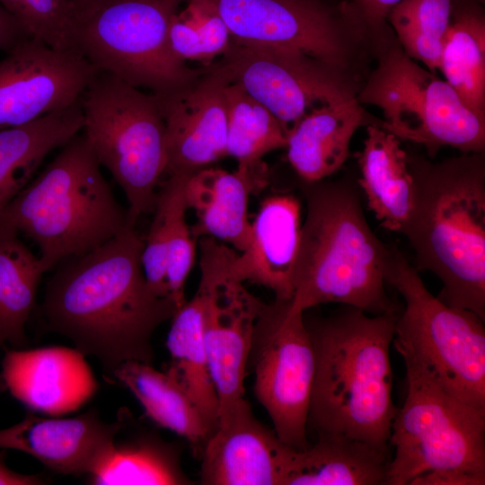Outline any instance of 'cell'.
I'll return each mask as SVG.
<instances>
[{"instance_id":"6da1fadb","label":"cell","mask_w":485,"mask_h":485,"mask_svg":"<svg viewBox=\"0 0 485 485\" xmlns=\"http://www.w3.org/2000/svg\"><path fill=\"white\" fill-rule=\"evenodd\" d=\"M143 248L144 240L129 227L93 251L63 260L48 280L39 309L43 331L96 357L110 383L126 361L153 365V335L179 309L147 284Z\"/></svg>"},{"instance_id":"7a4b0ae2","label":"cell","mask_w":485,"mask_h":485,"mask_svg":"<svg viewBox=\"0 0 485 485\" xmlns=\"http://www.w3.org/2000/svg\"><path fill=\"white\" fill-rule=\"evenodd\" d=\"M400 312L372 315L345 305L312 322L304 317L315 357L307 430L317 437L343 436L391 452L398 409L390 346Z\"/></svg>"},{"instance_id":"3957f363","label":"cell","mask_w":485,"mask_h":485,"mask_svg":"<svg viewBox=\"0 0 485 485\" xmlns=\"http://www.w3.org/2000/svg\"><path fill=\"white\" fill-rule=\"evenodd\" d=\"M414 203L402 232L414 267L442 283L437 297L485 322V153L433 162L408 153Z\"/></svg>"},{"instance_id":"277c9868","label":"cell","mask_w":485,"mask_h":485,"mask_svg":"<svg viewBox=\"0 0 485 485\" xmlns=\"http://www.w3.org/2000/svg\"><path fill=\"white\" fill-rule=\"evenodd\" d=\"M306 203L294 275L293 311L336 303L377 315L399 309L385 289L390 245L363 210L357 180L303 182Z\"/></svg>"},{"instance_id":"5b68a950","label":"cell","mask_w":485,"mask_h":485,"mask_svg":"<svg viewBox=\"0 0 485 485\" xmlns=\"http://www.w3.org/2000/svg\"><path fill=\"white\" fill-rule=\"evenodd\" d=\"M100 166L77 134L0 215L1 225L34 242L45 272L135 227Z\"/></svg>"},{"instance_id":"8992f818","label":"cell","mask_w":485,"mask_h":485,"mask_svg":"<svg viewBox=\"0 0 485 485\" xmlns=\"http://www.w3.org/2000/svg\"><path fill=\"white\" fill-rule=\"evenodd\" d=\"M385 281L405 302L392 340L404 362L423 371L452 396L485 410V322L432 295L393 244Z\"/></svg>"},{"instance_id":"52a82bcc","label":"cell","mask_w":485,"mask_h":485,"mask_svg":"<svg viewBox=\"0 0 485 485\" xmlns=\"http://www.w3.org/2000/svg\"><path fill=\"white\" fill-rule=\"evenodd\" d=\"M84 135L100 165L121 187L128 218L153 213L166 172L165 124L154 93L98 72L81 98Z\"/></svg>"},{"instance_id":"ba28073f","label":"cell","mask_w":485,"mask_h":485,"mask_svg":"<svg viewBox=\"0 0 485 485\" xmlns=\"http://www.w3.org/2000/svg\"><path fill=\"white\" fill-rule=\"evenodd\" d=\"M375 58L357 100L382 111L384 129L423 146L430 159L446 146L460 153H485V119L445 79L407 56L397 40Z\"/></svg>"},{"instance_id":"9c48e42d","label":"cell","mask_w":485,"mask_h":485,"mask_svg":"<svg viewBox=\"0 0 485 485\" xmlns=\"http://www.w3.org/2000/svg\"><path fill=\"white\" fill-rule=\"evenodd\" d=\"M186 0H107L80 10V53L97 69L154 94L177 91L205 70L179 60L169 43L172 16Z\"/></svg>"},{"instance_id":"30bf717a","label":"cell","mask_w":485,"mask_h":485,"mask_svg":"<svg viewBox=\"0 0 485 485\" xmlns=\"http://www.w3.org/2000/svg\"><path fill=\"white\" fill-rule=\"evenodd\" d=\"M407 395L393 419L388 485H410L420 475L457 471L485 476V410L452 396L405 362Z\"/></svg>"},{"instance_id":"8fae6325","label":"cell","mask_w":485,"mask_h":485,"mask_svg":"<svg viewBox=\"0 0 485 485\" xmlns=\"http://www.w3.org/2000/svg\"><path fill=\"white\" fill-rule=\"evenodd\" d=\"M211 1L236 43L295 49L364 79L367 75L373 48L348 0Z\"/></svg>"},{"instance_id":"7c38bea8","label":"cell","mask_w":485,"mask_h":485,"mask_svg":"<svg viewBox=\"0 0 485 485\" xmlns=\"http://www.w3.org/2000/svg\"><path fill=\"white\" fill-rule=\"evenodd\" d=\"M214 67L262 104L287 136L311 112L357 98L365 80L298 50L233 40Z\"/></svg>"},{"instance_id":"4fadbf2b","label":"cell","mask_w":485,"mask_h":485,"mask_svg":"<svg viewBox=\"0 0 485 485\" xmlns=\"http://www.w3.org/2000/svg\"><path fill=\"white\" fill-rule=\"evenodd\" d=\"M290 301L265 304L255 324L248 364L254 371L256 399L269 414L278 438L305 449L307 420L315 370L304 313Z\"/></svg>"},{"instance_id":"5bb4252c","label":"cell","mask_w":485,"mask_h":485,"mask_svg":"<svg viewBox=\"0 0 485 485\" xmlns=\"http://www.w3.org/2000/svg\"><path fill=\"white\" fill-rule=\"evenodd\" d=\"M203 339L219 411L244 397V377L254 328L265 303L225 274L232 248L199 238Z\"/></svg>"},{"instance_id":"9a60e30c","label":"cell","mask_w":485,"mask_h":485,"mask_svg":"<svg viewBox=\"0 0 485 485\" xmlns=\"http://www.w3.org/2000/svg\"><path fill=\"white\" fill-rule=\"evenodd\" d=\"M98 73L81 54L27 37L0 61V129L22 126L77 102Z\"/></svg>"},{"instance_id":"2e32d148","label":"cell","mask_w":485,"mask_h":485,"mask_svg":"<svg viewBox=\"0 0 485 485\" xmlns=\"http://www.w3.org/2000/svg\"><path fill=\"white\" fill-rule=\"evenodd\" d=\"M295 448L264 426L240 398L218 414L200 454L204 485H283Z\"/></svg>"},{"instance_id":"e0dca14e","label":"cell","mask_w":485,"mask_h":485,"mask_svg":"<svg viewBox=\"0 0 485 485\" xmlns=\"http://www.w3.org/2000/svg\"><path fill=\"white\" fill-rule=\"evenodd\" d=\"M228 83L212 66L177 91L154 94L165 124V173L189 175L226 156Z\"/></svg>"},{"instance_id":"ac0fdd59","label":"cell","mask_w":485,"mask_h":485,"mask_svg":"<svg viewBox=\"0 0 485 485\" xmlns=\"http://www.w3.org/2000/svg\"><path fill=\"white\" fill-rule=\"evenodd\" d=\"M84 357L59 346L6 348L1 374L6 389L29 410L60 416L81 408L98 390Z\"/></svg>"},{"instance_id":"d6986e66","label":"cell","mask_w":485,"mask_h":485,"mask_svg":"<svg viewBox=\"0 0 485 485\" xmlns=\"http://www.w3.org/2000/svg\"><path fill=\"white\" fill-rule=\"evenodd\" d=\"M302 207L291 193L267 197L251 222L247 248L232 250L225 274L239 282H251L271 290L275 299L290 301L302 231Z\"/></svg>"},{"instance_id":"ffe728a7","label":"cell","mask_w":485,"mask_h":485,"mask_svg":"<svg viewBox=\"0 0 485 485\" xmlns=\"http://www.w3.org/2000/svg\"><path fill=\"white\" fill-rule=\"evenodd\" d=\"M120 420L104 422L92 409L75 418H42L28 410L19 423L0 429V449L28 454L64 475L93 473L111 447Z\"/></svg>"},{"instance_id":"44dd1931","label":"cell","mask_w":485,"mask_h":485,"mask_svg":"<svg viewBox=\"0 0 485 485\" xmlns=\"http://www.w3.org/2000/svg\"><path fill=\"white\" fill-rule=\"evenodd\" d=\"M268 181V167H237L230 172L208 166L187 175L185 198L197 218L191 227L194 238L212 237L243 251L251 238L250 196L262 190Z\"/></svg>"},{"instance_id":"7402d4cb","label":"cell","mask_w":485,"mask_h":485,"mask_svg":"<svg viewBox=\"0 0 485 485\" xmlns=\"http://www.w3.org/2000/svg\"><path fill=\"white\" fill-rule=\"evenodd\" d=\"M357 98L320 108L287 136V159L303 182L336 173L348 157L350 141L361 126L377 124Z\"/></svg>"},{"instance_id":"603a6c76","label":"cell","mask_w":485,"mask_h":485,"mask_svg":"<svg viewBox=\"0 0 485 485\" xmlns=\"http://www.w3.org/2000/svg\"><path fill=\"white\" fill-rule=\"evenodd\" d=\"M379 124L366 127L364 146L357 154V182L379 224L402 234L413 208L414 181L401 141Z\"/></svg>"},{"instance_id":"cb8c5ba5","label":"cell","mask_w":485,"mask_h":485,"mask_svg":"<svg viewBox=\"0 0 485 485\" xmlns=\"http://www.w3.org/2000/svg\"><path fill=\"white\" fill-rule=\"evenodd\" d=\"M390 451L343 436H319L294 450L283 485L386 484Z\"/></svg>"},{"instance_id":"d4e9b609","label":"cell","mask_w":485,"mask_h":485,"mask_svg":"<svg viewBox=\"0 0 485 485\" xmlns=\"http://www.w3.org/2000/svg\"><path fill=\"white\" fill-rule=\"evenodd\" d=\"M83 128L80 99L27 124L0 129V215L31 182L44 158Z\"/></svg>"},{"instance_id":"484cf974","label":"cell","mask_w":485,"mask_h":485,"mask_svg":"<svg viewBox=\"0 0 485 485\" xmlns=\"http://www.w3.org/2000/svg\"><path fill=\"white\" fill-rule=\"evenodd\" d=\"M115 382L132 392L148 419L185 438L200 455L213 430L171 375L154 369L153 365L131 360L115 369L112 383Z\"/></svg>"},{"instance_id":"4316f807","label":"cell","mask_w":485,"mask_h":485,"mask_svg":"<svg viewBox=\"0 0 485 485\" xmlns=\"http://www.w3.org/2000/svg\"><path fill=\"white\" fill-rule=\"evenodd\" d=\"M476 0H455L438 70L464 103L485 119V15Z\"/></svg>"},{"instance_id":"83f0119b","label":"cell","mask_w":485,"mask_h":485,"mask_svg":"<svg viewBox=\"0 0 485 485\" xmlns=\"http://www.w3.org/2000/svg\"><path fill=\"white\" fill-rule=\"evenodd\" d=\"M87 476V483L93 485L191 483L182 471L175 445L152 433L125 435L121 425L107 454Z\"/></svg>"},{"instance_id":"f1b7e54d","label":"cell","mask_w":485,"mask_h":485,"mask_svg":"<svg viewBox=\"0 0 485 485\" xmlns=\"http://www.w3.org/2000/svg\"><path fill=\"white\" fill-rule=\"evenodd\" d=\"M171 321L166 339L171 357L167 373L183 388L214 431L219 401L203 339L201 295L196 292Z\"/></svg>"},{"instance_id":"f546056e","label":"cell","mask_w":485,"mask_h":485,"mask_svg":"<svg viewBox=\"0 0 485 485\" xmlns=\"http://www.w3.org/2000/svg\"><path fill=\"white\" fill-rule=\"evenodd\" d=\"M19 233L0 224V335L14 348L28 342L25 325L36 308V296L45 273Z\"/></svg>"},{"instance_id":"4dcf8cb0","label":"cell","mask_w":485,"mask_h":485,"mask_svg":"<svg viewBox=\"0 0 485 485\" xmlns=\"http://www.w3.org/2000/svg\"><path fill=\"white\" fill-rule=\"evenodd\" d=\"M227 104L226 156L237 167L266 168L262 158L285 148L287 134L278 120L240 86L228 83L225 88Z\"/></svg>"},{"instance_id":"1f68e13d","label":"cell","mask_w":485,"mask_h":485,"mask_svg":"<svg viewBox=\"0 0 485 485\" xmlns=\"http://www.w3.org/2000/svg\"><path fill=\"white\" fill-rule=\"evenodd\" d=\"M455 0H401L387 22L402 50L428 69H438Z\"/></svg>"},{"instance_id":"d6a6232c","label":"cell","mask_w":485,"mask_h":485,"mask_svg":"<svg viewBox=\"0 0 485 485\" xmlns=\"http://www.w3.org/2000/svg\"><path fill=\"white\" fill-rule=\"evenodd\" d=\"M187 175L170 174L158 190L167 212V285L169 295L180 308L187 300L185 287L196 258L195 238L188 225L185 198Z\"/></svg>"},{"instance_id":"836d02e7","label":"cell","mask_w":485,"mask_h":485,"mask_svg":"<svg viewBox=\"0 0 485 485\" xmlns=\"http://www.w3.org/2000/svg\"><path fill=\"white\" fill-rule=\"evenodd\" d=\"M25 33L63 52L81 54V11L71 0H0ZM82 55V54H81Z\"/></svg>"},{"instance_id":"e575fe53","label":"cell","mask_w":485,"mask_h":485,"mask_svg":"<svg viewBox=\"0 0 485 485\" xmlns=\"http://www.w3.org/2000/svg\"><path fill=\"white\" fill-rule=\"evenodd\" d=\"M154 217L144 240L141 260L147 284L161 297H170L167 285V233L168 221L165 203L158 194Z\"/></svg>"},{"instance_id":"d590c367","label":"cell","mask_w":485,"mask_h":485,"mask_svg":"<svg viewBox=\"0 0 485 485\" xmlns=\"http://www.w3.org/2000/svg\"><path fill=\"white\" fill-rule=\"evenodd\" d=\"M181 12L194 26L202 49L203 62L223 57L232 43L230 31L211 0H186Z\"/></svg>"},{"instance_id":"8d00e7d4","label":"cell","mask_w":485,"mask_h":485,"mask_svg":"<svg viewBox=\"0 0 485 485\" xmlns=\"http://www.w3.org/2000/svg\"><path fill=\"white\" fill-rule=\"evenodd\" d=\"M372 45L374 56L396 40L387 22L391 10L401 0H348Z\"/></svg>"},{"instance_id":"74e56055","label":"cell","mask_w":485,"mask_h":485,"mask_svg":"<svg viewBox=\"0 0 485 485\" xmlns=\"http://www.w3.org/2000/svg\"><path fill=\"white\" fill-rule=\"evenodd\" d=\"M169 43L173 55L181 61L203 62V55L198 33L191 22L177 12L169 27Z\"/></svg>"},{"instance_id":"f35d334b","label":"cell","mask_w":485,"mask_h":485,"mask_svg":"<svg viewBox=\"0 0 485 485\" xmlns=\"http://www.w3.org/2000/svg\"><path fill=\"white\" fill-rule=\"evenodd\" d=\"M485 476L457 471L428 472L416 478L410 485H484Z\"/></svg>"},{"instance_id":"ab89813d","label":"cell","mask_w":485,"mask_h":485,"mask_svg":"<svg viewBox=\"0 0 485 485\" xmlns=\"http://www.w3.org/2000/svg\"><path fill=\"white\" fill-rule=\"evenodd\" d=\"M27 37L17 21L0 4V49L8 52Z\"/></svg>"},{"instance_id":"60d3db41","label":"cell","mask_w":485,"mask_h":485,"mask_svg":"<svg viewBox=\"0 0 485 485\" xmlns=\"http://www.w3.org/2000/svg\"><path fill=\"white\" fill-rule=\"evenodd\" d=\"M6 449L0 450V485H43L49 480L37 474H22L11 470L5 463Z\"/></svg>"},{"instance_id":"b9f144b4","label":"cell","mask_w":485,"mask_h":485,"mask_svg":"<svg viewBox=\"0 0 485 485\" xmlns=\"http://www.w3.org/2000/svg\"><path fill=\"white\" fill-rule=\"evenodd\" d=\"M71 1H73L79 7L80 10H83V9L92 7L101 2H105L107 0H71Z\"/></svg>"},{"instance_id":"7bdbcfd3","label":"cell","mask_w":485,"mask_h":485,"mask_svg":"<svg viewBox=\"0 0 485 485\" xmlns=\"http://www.w3.org/2000/svg\"><path fill=\"white\" fill-rule=\"evenodd\" d=\"M5 343V340L4 338L0 335V348ZM6 389L4 378L2 374L0 373V392L4 391Z\"/></svg>"},{"instance_id":"ee69618b","label":"cell","mask_w":485,"mask_h":485,"mask_svg":"<svg viewBox=\"0 0 485 485\" xmlns=\"http://www.w3.org/2000/svg\"><path fill=\"white\" fill-rule=\"evenodd\" d=\"M477 2H479L480 4H483L485 2V0H476Z\"/></svg>"}]
</instances>
